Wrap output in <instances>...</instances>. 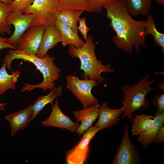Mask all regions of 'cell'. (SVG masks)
I'll return each mask as SVG.
<instances>
[{
    "label": "cell",
    "instance_id": "1",
    "mask_svg": "<svg viewBox=\"0 0 164 164\" xmlns=\"http://www.w3.org/2000/svg\"><path fill=\"white\" fill-rule=\"evenodd\" d=\"M103 8L110 20V25L116 33L112 40L116 47L128 53H132L134 47L138 53L141 46L146 47L145 21L133 19L127 11L124 0L115 1L112 5Z\"/></svg>",
    "mask_w": 164,
    "mask_h": 164
},
{
    "label": "cell",
    "instance_id": "2",
    "mask_svg": "<svg viewBox=\"0 0 164 164\" xmlns=\"http://www.w3.org/2000/svg\"><path fill=\"white\" fill-rule=\"evenodd\" d=\"M3 59V62L6 68L11 70V64L15 59H22L33 63L42 73L43 77L42 81L36 84L23 83V86L21 89L22 92H29L37 88H40L45 92L48 89H53L55 84V81L60 76L61 70L59 68L54 62V57L47 54L43 58H39L36 55L31 54L23 51L11 49Z\"/></svg>",
    "mask_w": 164,
    "mask_h": 164
},
{
    "label": "cell",
    "instance_id": "3",
    "mask_svg": "<svg viewBox=\"0 0 164 164\" xmlns=\"http://www.w3.org/2000/svg\"><path fill=\"white\" fill-rule=\"evenodd\" d=\"M96 44L93 42V37L90 35L80 48L69 45L68 53L72 58L80 60V70L84 71L82 76L83 79L91 80L100 84L106 80L101 75V73H112L114 70L111 64L104 65L102 61L97 60L95 53Z\"/></svg>",
    "mask_w": 164,
    "mask_h": 164
},
{
    "label": "cell",
    "instance_id": "4",
    "mask_svg": "<svg viewBox=\"0 0 164 164\" xmlns=\"http://www.w3.org/2000/svg\"><path fill=\"white\" fill-rule=\"evenodd\" d=\"M150 74L147 73L138 82L134 83L132 85L125 84L120 87L123 93V101L122 102L125 108V111L120 120L126 117L129 119L131 123L133 118L132 114L142 108L146 109L149 107V102L145 97L152 90L157 89L151 87L155 82L154 79H149Z\"/></svg>",
    "mask_w": 164,
    "mask_h": 164
},
{
    "label": "cell",
    "instance_id": "5",
    "mask_svg": "<svg viewBox=\"0 0 164 164\" xmlns=\"http://www.w3.org/2000/svg\"><path fill=\"white\" fill-rule=\"evenodd\" d=\"M22 12L33 15L30 27L54 25L56 16L59 12L55 0H33Z\"/></svg>",
    "mask_w": 164,
    "mask_h": 164
},
{
    "label": "cell",
    "instance_id": "6",
    "mask_svg": "<svg viewBox=\"0 0 164 164\" xmlns=\"http://www.w3.org/2000/svg\"><path fill=\"white\" fill-rule=\"evenodd\" d=\"M66 79V88L80 102L83 108L89 107L98 103L91 91L92 88L98 84L96 81L91 80H81L77 76L71 75H67Z\"/></svg>",
    "mask_w": 164,
    "mask_h": 164
},
{
    "label": "cell",
    "instance_id": "7",
    "mask_svg": "<svg viewBox=\"0 0 164 164\" xmlns=\"http://www.w3.org/2000/svg\"><path fill=\"white\" fill-rule=\"evenodd\" d=\"M141 158L136 146L130 140L127 124L123 136L116 151L112 164H140Z\"/></svg>",
    "mask_w": 164,
    "mask_h": 164
},
{
    "label": "cell",
    "instance_id": "8",
    "mask_svg": "<svg viewBox=\"0 0 164 164\" xmlns=\"http://www.w3.org/2000/svg\"><path fill=\"white\" fill-rule=\"evenodd\" d=\"M99 131L97 128L92 125L85 131L76 146L66 152V163H84L88 158L90 142Z\"/></svg>",
    "mask_w": 164,
    "mask_h": 164
},
{
    "label": "cell",
    "instance_id": "9",
    "mask_svg": "<svg viewBox=\"0 0 164 164\" xmlns=\"http://www.w3.org/2000/svg\"><path fill=\"white\" fill-rule=\"evenodd\" d=\"M46 27L38 26L29 27L18 42L16 49L36 55Z\"/></svg>",
    "mask_w": 164,
    "mask_h": 164
},
{
    "label": "cell",
    "instance_id": "10",
    "mask_svg": "<svg viewBox=\"0 0 164 164\" xmlns=\"http://www.w3.org/2000/svg\"><path fill=\"white\" fill-rule=\"evenodd\" d=\"M33 18L32 14H25L21 11L12 12L7 18V22L9 25H13L15 30L10 37L6 38V41L16 46L21 37L30 27Z\"/></svg>",
    "mask_w": 164,
    "mask_h": 164
},
{
    "label": "cell",
    "instance_id": "11",
    "mask_svg": "<svg viewBox=\"0 0 164 164\" xmlns=\"http://www.w3.org/2000/svg\"><path fill=\"white\" fill-rule=\"evenodd\" d=\"M51 113L49 117L41 122L43 126L56 127L66 129L72 132L78 128L80 124L73 122L69 117L65 115L60 110L58 102L56 99L55 104L52 106Z\"/></svg>",
    "mask_w": 164,
    "mask_h": 164
},
{
    "label": "cell",
    "instance_id": "12",
    "mask_svg": "<svg viewBox=\"0 0 164 164\" xmlns=\"http://www.w3.org/2000/svg\"><path fill=\"white\" fill-rule=\"evenodd\" d=\"M124 106L116 109L109 108L108 103L103 102L99 109V119L94 126L99 131L112 127L120 121L119 117L125 111Z\"/></svg>",
    "mask_w": 164,
    "mask_h": 164
},
{
    "label": "cell",
    "instance_id": "13",
    "mask_svg": "<svg viewBox=\"0 0 164 164\" xmlns=\"http://www.w3.org/2000/svg\"><path fill=\"white\" fill-rule=\"evenodd\" d=\"M100 107V104L98 103L89 107L83 108L80 110L72 111L77 122H81V124L75 131L76 133L80 136L92 125L98 117Z\"/></svg>",
    "mask_w": 164,
    "mask_h": 164
},
{
    "label": "cell",
    "instance_id": "14",
    "mask_svg": "<svg viewBox=\"0 0 164 164\" xmlns=\"http://www.w3.org/2000/svg\"><path fill=\"white\" fill-rule=\"evenodd\" d=\"M33 113V105L30 104L24 109L8 115L5 117L10 123L12 136H15L17 132L26 129L31 121L30 118Z\"/></svg>",
    "mask_w": 164,
    "mask_h": 164
},
{
    "label": "cell",
    "instance_id": "15",
    "mask_svg": "<svg viewBox=\"0 0 164 164\" xmlns=\"http://www.w3.org/2000/svg\"><path fill=\"white\" fill-rule=\"evenodd\" d=\"M61 41L60 33L55 25L46 26L36 56L39 58L44 57L49 50Z\"/></svg>",
    "mask_w": 164,
    "mask_h": 164
},
{
    "label": "cell",
    "instance_id": "16",
    "mask_svg": "<svg viewBox=\"0 0 164 164\" xmlns=\"http://www.w3.org/2000/svg\"><path fill=\"white\" fill-rule=\"evenodd\" d=\"M55 25L61 35L62 44L63 46L67 45L73 46L79 48L82 47L84 42L71 28L63 24L56 19Z\"/></svg>",
    "mask_w": 164,
    "mask_h": 164
},
{
    "label": "cell",
    "instance_id": "17",
    "mask_svg": "<svg viewBox=\"0 0 164 164\" xmlns=\"http://www.w3.org/2000/svg\"><path fill=\"white\" fill-rule=\"evenodd\" d=\"M164 113L154 117L152 128L138 135L136 142L140 143L144 149L147 148L150 144L154 142L155 136L159 129L164 125Z\"/></svg>",
    "mask_w": 164,
    "mask_h": 164
},
{
    "label": "cell",
    "instance_id": "18",
    "mask_svg": "<svg viewBox=\"0 0 164 164\" xmlns=\"http://www.w3.org/2000/svg\"><path fill=\"white\" fill-rule=\"evenodd\" d=\"M62 93L61 87H54L50 90V93L47 95L39 97L32 104L33 113L30 118V121L36 117L46 104H50L52 106L54 99L60 96Z\"/></svg>",
    "mask_w": 164,
    "mask_h": 164
},
{
    "label": "cell",
    "instance_id": "19",
    "mask_svg": "<svg viewBox=\"0 0 164 164\" xmlns=\"http://www.w3.org/2000/svg\"><path fill=\"white\" fill-rule=\"evenodd\" d=\"M6 67L5 63L3 62L0 69V95L9 89L15 90L18 79L21 75V72L18 70L12 71L11 74H9Z\"/></svg>",
    "mask_w": 164,
    "mask_h": 164
},
{
    "label": "cell",
    "instance_id": "20",
    "mask_svg": "<svg viewBox=\"0 0 164 164\" xmlns=\"http://www.w3.org/2000/svg\"><path fill=\"white\" fill-rule=\"evenodd\" d=\"M153 0H124L125 7L131 15L147 16L151 8Z\"/></svg>",
    "mask_w": 164,
    "mask_h": 164
},
{
    "label": "cell",
    "instance_id": "21",
    "mask_svg": "<svg viewBox=\"0 0 164 164\" xmlns=\"http://www.w3.org/2000/svg\"><path fill=\"white\" fill-rule=\"evenodd\" d=\"M84 12L82 10L73 9L61 11L57 15L56 19L78 34L77 27L78 20Z\"/></svg>",
    "mask_w": 164,
    "mask_h": 164
},
{
    "label": "cell",
    "instance_id": "22",
    "mask_svg": "<svg viewBox=\"0 0 164 164\" xmlns=\"http://www.w3.org/2000/svg\"><path fill=\"white\" fill-rule=\"evenodd\" d=\"M154 121V117L152 115L146 114H135L131 125L132 135H138L150 129L153 125Z\"/></svg>",
    "mask_w": 164,
    "mask_h": 164
},
{
    "label": "cell",
    "instance_id": "23",
    "mask_svg": "<svg viewBox=\"0 0 164 164\" xmlns=\"http://www.w3.org/2000/svg\"><path fill=\"white\" fill-rule=\"evenodd\" d=\"M59 12L68 9L80 10L91 13L87 0H55Z\"/></svg>",
    "mask_w": 164,
    "mask_h": 164
},
{
    "label": "cell",
    "instance_id": "24",
    "mask_svg": "<svg viewBox=\"0 0 164 164\" xmlns=\"http://www.w3.org/2000/svg\"><path fill=\"white\" fill-rule=\"evenodd\" d=\"M145 29L146 35H151L154 38L155 45L161 48L164 56V34L159 32L157 29L154 20L151 14H149L147 15V20L145 21Z\"/></svg>",
    "mask_w": 164,
    "mask_h": 164
},
{
    "label": "cell",
    "instance_id": "25",
    "mask_svg": "<svg viewBox=\"0 0 164 164\" xmlns=\"http://www.w3.org/2000/svg\"><path fill=\"white\" fill-rule=\"evenodd\" d=\"M12 12L9 5L0 1V34L4 35L5 33H11V26L7 24V19Z\"/></svg>",
    "mask_w": 164,
    "mask_h": 164
},
{
    "label": "cell",
    "instance_id": "26",
    "mask_svg": "<svg viewBox=\"0 0 164 164\" xmlns=\"http://www.w3.org/2000/svg\"><path fill=\"white\" fill-rule=\"evenodd\" d=\"M91 12L100 14L102 8L105 6L112 5L115 0H87Z\"/></svg>",
    "mask_w": 164,
    "mask_h": 164
},
{
    "label": "cell",
    "instance_id": "27",
    "mask_svg": "<svg viewBox=\"0 0 164 164\" xmlns=\"http://www.w3.org/2000/svg\"><path fill=\"white\" fill-rule=\"evenodd\" d=\"M154 107L157 109L156 112L153 115L154 117L164 113V94H156L151 101Z\"/></svg>",
    "mask_w": 164,
    "mask_h": 164
},
{
    "label": "cell",
    "instance_id": "28",
    "mask_svg": "<svg viewBox=\"0 0 164 164\" xmlns=\"http://www.w3.org/2000/svg\"><path fill=\"white\" fill-rule=\"evenodd\" d=\"M33 0H14L9 5L12 12L20 10L23 11L31 4Z\"/></svg>",
    "mask_w": 164,
    "mask_h": 164
},
{
    "label": "cell",
    "instance_id": "29",
    "mask_svg": "<svg viewBox=\"0 0 164 164\" xmlns=\"http://www.w3.org/2000/svg\"><path fill=\"white\" fill-rule=\"evenodd\" d=\"M86 17L80 18L78 20L79 25L77 26L78 30L83 36V39L86 40L87 39V33L89 28L86 25Z\"/></svg>",
    "mask_w": 164,
    "mask_h": 164
},
{
    "label": "cell",
    "instance_id": "30",
    "mask_svg": "<svg viewBox=\"0 0 164 164\" xmlns=\"http://www.w3.org/2000/svg\"><path fill=\"white\" fill-rule=\"evenodd\" d=\"M154 142L156 144H162L164 143V125L157 133Z\"/></svg>",
    "mask_w": 164,
    "mask_h": 164
},
{
    "label": "cell",
    "instance_id": "31",
    "mask_svg": "<svg viewBox=\"0 0 164 164\" xmlns=\"http://www.w3.org/2000/svg\"><path fill=\"white\" fill-rule=\"evenodd\" d=\"M6 38L0 36V50L4 48H11L15 50L16 48L14 46L7 43L5 40Z\"/></svg>",
    "mask_w": 164,
    "mask_h": 164
},
{
    "label": "cell",
    "instance_id": "32",
    "mask_svg": "<svg viewBox=\"0 0 164 164\" xmlns=\"http://www.w3.org/2000/svg\"><path fill=\"white\" fill-rule=\"evenodd\" d=\"M164 81H163L162 82H160L159 83H157L158 87L157 88H159L162 89V90H163V91H164Z\"/></svg>",
    "mask_w": 164,
    "mask_h": 164
},
{
    "label": "cell",
    "instance_id": "33",
    "mask_svg": "<svg viewBox=\"0 0 164 164\" xmlns=\"http://www.w3.org/2000/svg\"><path fill=\"white\" fill-rule=\"evenodd\" d=\"M7 104V103H0V110L4 111L5 110V106Z\"/></svg>",
    "mask_w": 164,
    "mask_h": 164
},
{
    "label": "cell",
    "instance_id": "34",
    "mask_svg": "<svg viewBox=\"0 0 164 164\" xmlns=\"http://www.w3.org/2000/svg\"><path fill=\"white\" fill-rule=\"evenodd\" d=\"M156 3L160 5H164V0H154Z\"/></svg>",
    "mask_w": 164,
    "mask_h": 164
},
{
    "label": "cell",
    "instance_id": "35",
    "mask_svg": "<svg viewBox=\"0 0 164 164\" xmlns=\"http://www.w3.org/2000/svg\"><path fill=\"white\" fill-rule=\"evenodd\" d=\"M0 1H2L6 4L9 5L11 2L12 1V0H0Z\"/></svg>",
    "mask_w": 164,
    "mask_h": 164
},
{
    "label": "cell",
    "instance_id": "36",
    "mask_svg": "<svg viewBox=\"0 0 164 164\" xmlns=\"http://www.w3.org/2000/svg\"><path fill=\"white\" fill-rule=\"evenodd\" d=\"M115 1H119L120 0H115Z\"/></svg>",
    "mask_w": 164,
    "mask_h": 164
},
{
    "label": "cell",
    "instance_id": "37",
    "mask_svg": "<svg viewBox=\"0 0 164 164\" xmlns=\"http://www.w3.org/2000/svg\"><path fill=\"white\" fill-rule=\"evenodd\" d=\"M13 0H12V1H13Z\"/></svg>",
    "mask_w": 164,
    "mask_h": 164
}]
</instances>
